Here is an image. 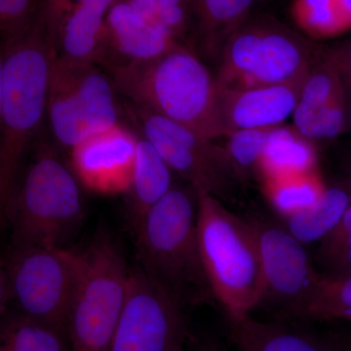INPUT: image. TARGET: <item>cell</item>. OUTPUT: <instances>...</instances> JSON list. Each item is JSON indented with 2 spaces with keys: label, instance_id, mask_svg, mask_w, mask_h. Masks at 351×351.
<instances>
[{
  "label": "cell",
  "instance_id": "obj_1",
  "mask_svg": "<svg viewBox=\"0 0 351 351\" xmlns=\"http://www.w3.org/2000/svg\"><path fill=\"white\" fill-rule=\"evenodd\" d=\"M56 25L45 0L29 25L4 43L0 123V216H4L27 156L43 132L51 69L56 56Z\"/></svg>",
  "mask_w": 351,
  "mask_h": 351
},
{
  "label": "cell",
  "instance_id": "obj_2",
  "mask_svg": "<svg viewBox=\"0 0 351 351\" xmlns=\"http://www.w3.org/2000/svg\"><path fill=\"white\" fill-rule=\"evenodd\" d=\"M198 204L193 186L175 184L134 228L138 265L184 309L217 302L198 243Z\"/></svg>",
  "mask_w": 351,
  "mask_h": 351
},
{
  "label": "cell",
  "instance_id": "obj_3",
  "mask_svg": "<svg viewBox=\"0 0 351 351\" xmlns=\"http://www.w3.org/2000/svg\"><path fill=\"white\" fill-rule=\"evenodd\" d=\"M115 91L132 105L219 140L216 77L193 48L180 45L145 63L110 69Z\"/></svg>",
  "mask_w": 351,
  "mask_h": 351
},
{
  "label": "cell",
  "instance_id": "obj_4",
  "mask_svg": "<svg viewBox=\"0 0 351 351\" xmlns=\"http://www.w3.org/2000/svg\"><path fill=\"white\" fill-rule=\"evenodd\" d=\"M31 152L4 213L12 248L64 247L84 218L80 182L43 132Z\"/></svg>",
  "mask_w": 351,
  "mask_h": 351
},
{
  "label": "cell",
  "instance_id": "obj_5",
  "mask_svg": "<svg viewBox=\"0 0 351 351\" xmlns=\"http://www.w3.org/2000/svg\"><path fill=\"white\" fill-rule=\"evenodd\" d=\"M198 195V243L208 281L230 321L243 319L260 306L263 294L255 230L248 219L230 212L223 201Z\"/></svg>",
  "mask_w": 351,
  "mask_h": 351
},
{
  "label": "cell",
  "instance_id": "obj_6",
  "mask_svg": "<svg viewBox=\"0 0 351 351\" xmlns=\"http://www.w3.org/2000/svg\"><path fill=\"white\" fill-rule=\"evenodd\" d=\"M321 47L267 14H253L226 40L215 75L219 89L292 82L306 75Z\"/></svg>",
  "mask_w": 351,
  "mask_h": 351
},
{
  "label": "cell",
  "instance_id": "obj_7",
  "mask_svg": "<svg viewBox=\"0 0 351 351\" xmlns=\"http://www.w3.org/2000/svg\"><path fill=\"white\" fill-rule=\"evenodd\" d=\"M82 255L66 320L69 351H108L125 304L130 267L108 232L97 234Z\"/></svg>",
  "mask_w": 351,
  "mask_h": 351
},
{
  "label": "cell",
  "instance_id": "obj_8",
  "mask_svg": "<svg viewBox=\"0 0 351 351\" xmlns=\"http://www.w3.org/2000/svg\"><path fill=\"white\" fill-rule=\"evenodd\" d=\"M82 265V251L57 246L14 247L4 265L14 311L66 332Z\"/></svg>",
  "mask_w": 351,
  "mask_h": 351
},
{
  "label": "cell",
  "instance_id": "obj_9",
  "mask_svg": "<svg viewBox=\"0 0 351 351\" xmlns=\"http://www.w3.org/2000/svg\"><path fill=\"white\" fill-rule=\"evenodd\" d=\"M112 78L98 64H75L55 56L47 114L51 133L71 151L88 138L119 124Z\"/></svg>",
  "mask_w": 351,
  "mask_h": 351
},
{
  "label": "cell",
  "instance_id": "obj_10",
  "mask_svg": "<svg viewBox=\"0 0 351 351\" xmlns=\"http://www.w3.org/2000/svg\"><path fill=\"white\" fill-rule=\"evenodd\" d=\"M131 108L143 137L173 173L193 186L198 195H209L221 201L232 197V189L240 181L223 147L147 108L134 105Z\"/></svg>",
  "mask_w": 351,
  "mask_h": 351
},
{
  "label": "cell",
  "instance_id": "obj_11",
  "mask_svg": "<svg viewBox=\"0 0 351 351\" xmlns=\"http://www.w3.org/2000/svg\"><path fill=\"white\" fill-rule=\"evenodd\" d=\"M248 219L255 230L262 261L260 306L276 309L286 317L304 319L322 279L313 258L285 226L265 217Z\"/></svg>",
  "mask_w": 351,
  "mask_h": 351
},
{
  "label": "cell",
  "instance_id": "obj_12",
  "mask_svg": "<svg viewBox=\"0 0 351 351\" xmlns=\"http://www.w3.org/2000/svg\"><path fill=\"white\" fill-rule=\"evenodd\" d=\"M184 308L130 267L128 292L108 351H186Z\"/></svg>",
  "mask_w": 351,
  "mask_h": 351
},
{
  "label": "cell",
  "instance_id": "obj_13",
  "mask_svg": "<svg viewBox=\"0 0 351 351\" xmlns=\"http://www.w3.org/2000/svg\"><path fill=\"white\" fill-rule=\"evenodd\" d=\"M291 119L313 143L336 140L348 131L343 78L327 47H321L309 66Z\"/></svg>",
  "mask_w": 351,
  "mask_h": 351
},
{
  "label": "cell",
  "instance_id": "obj_14",
  "mask_svg": "<svg viewBox=\"0 0 351 351\" xmlns=\"http://www.w3.org/2000/svg\"><path fill=\"white\" fill-rule=\"evenodd\" d=\"M138 138L119 123L75 145L69 152L71 168L77 181L97 195H127Z\"/></svg>",
  "mask_w": 351,
  "mask_h": 351
},
{
  "label": "cell",
  "instance_id": "obj_15",
  "mask_svg": "<svg viewBox=\"0 0 351 351\" xmlns=\"http://www.w3.org/2000/svg\"><path fill=\"white\" fill-rule=\"evenodd\" d=\"M306 73L281 84L240 90L219 89L217 122L219 138L239 130L282 125L294 112Z\"/></svg>",
  "mask_w": 351,
  "mask_h": 351
},
{
  "label": "cell",
  "instance_id": "obj_16",
  "mask_svg": "<svg viewBox=\"0 0 351 351\" xmlns=\"http://www.w3.org/2000/svg\"><path fill=\"white\" fill-rule=\"evenodd\" d=\"M182 45L158 21L119 0L108 12L105 43L98 63L108 69L145 63Z\"/></svg>",
  "mask_w": 351,
  "mask_h": 351
},
{
  "label": "cell",
  "instance_id": "obj_17",
  "mask_svg": "<svg viewBox=\"0 0 351 351\" xmlns=\"http://www.w3.org/2000/svg\"><path fill=\"white\" fill-rule=\"evenodd\" d=\"M119 0H82L64 14L58 27L56 56L75 64H98L107 18Z\"/></svg>",
  "mask_w": 351,
  "mask_h": 351
},
{
  "label": "cell",
  "instance_id": "obj_18",
  "mask_svg": "<svg viewBox=\"0 0 351 351\" xmlns=\"http://www.w3.org/2000/svg\"><path fill=\"white\" fill-rule=\"evenodd\" d=\"M232 338L239 351H341L338 339H323L279 323L250 315L232 321Z\"/></svg>",
  "mask_w": 351,
  "mask_h": 351
},
{
  "label": "cell",
  "instance_id": "obj_19",
  "mask_svg": "<svg viewBox=\"0 0 351 351\" xmlns=\"http://www.w3.org/2000/svg\"><path fill=\"white\" fill-rule=\"evenodd\" d=\"M258 0H191L200 49L219 59L226 40L253 15Z\"/></svg>",
  "mask_w": 351,
  "mask_h": 351
},
{
  "label": "cell",
  "instance_id": "obj_20",
  "mask_svg": "<svg viewBox=\"0 0 351 351\" xmlns=\"http://www.w3.org/2000/svg\"><path fill=\"white\" fill-rule=\"evenodd\" d=\"M173 171L144 137L138 138L135 165L129 189V215L132 228L141 223L154 205L174 186Z\"/></svg>",
  "mask_w": 351,
  "mask_h": 351
},
{
  "label": "cell",
  "instance_id": "obj_21",
  "mask_svg": "<svg viewBox=\"0 0 351 351\" xmlns=\"http://www.w3.org/2000/svg\"><path fill=\"white\" fill-rule=\"evenodd\" d=\"M317 156L313 143L294 127L270 129L261 157L258 174L265 180L316 172Z\"/></svg>",
  "mask_w": 351,
  "mask_h": 351
},
{
  "label": "cell",
  "instance_id": "obj_22",
  "mask_svg": "<svg viewBox=\"0 0 351 351\" xmlns=\"http://www.w3.org/2000/svg\"><path fill=\"white\" fill-rule=\"evenodd\" d=\"M350 204V193L336 182L326 186L311 206L284 219V226L302 244L316 243L338 225Z\"/></svg>",
  "mask_w": 351,
  "mask_h": 351
},
{
  "label": "cell",
  "instance_id": "obj_23",
  "mask_svg": "<svg viewBox=\"0 0 351 351\" xmlns=\"http://www.w3.org/2000/svg\"><path fill=\"white\" fill-rule=\"evenodd\" d=\"M289 14L297 31L314 43L351 32V0H292Z\"/></svg>",
  "mask_w": 351,
  "mask_h": 351
},
{
  "label": "cell",
  "instance_id": "obj_24",
  "mask_svg": "<svg viewBox=\"0 0 351 351\" xmlns=\"http://www.w3.org/2000/svg\"><path fill=\"white\" fill-rule=\"evenodd\" d=\"M0 351H69L63 330L17 311L0 316Z\"/></svg>",
  "mask_w": 351,
  "mask_h": 351
},
{
  "label": "cell",
  "instance_id": "obj_25",
  "mask_svg": "<svg viewBox=\"0 0 351 351\" xmlns=\"http://www.w3.org/2000/svg\"><path fill=\"white\" fill-rule=\"evenodd\" d=\"M263 186L270 205L283 219L311 206L326 188L316 172L265 180Z\"/></svg>",
  "mask_w": 351,
  "mask_h": 351
},
{
  "label": "cell",
  "instance_id": "obj_26",
  "mask_svg": "<svg viewBox=\"0 0 351 351\" xmlns=\"http://www.w3.org/2000/svg\"><path fill=\"white\" fill-rule=\"evenodd\" d=\"M314 267L325 278H339L351 274V204L338 225L318 245Z\"/></svg>",
  "mask_w": 351,
  "mask_h": 351
},
{
  "label": "cell",
  "instance_id": "obj_27",
  "mask_svg": "<svg viewBox=\"0 0 351 351\" xmlns=\"http://www.w3.org/2000/svg\"><path fill=\"white\" fill-rule=\"evenodd\" d=\"M351 317V274L339 278L322 276L304 319L348 320Z\"/></svg>",
  "mask_w": 351,
  "mask_h": 351
},
{
  "label": "cell",
  "instance_id": "obj_28",
  "mask_svg": "<svg viewBox=\"0 0 351 351\" xmlns=\"http://www.w3.org/2000/svg\"><path fill=\"white\" fill-rule=\"evenodd\" d=\"M270 129H247L226 136L223 149L239 181L257 173L261 157Z\"/></svg>",
  "mask_w": 351,
  "mask_h": 351
},
{
  "label": "cell",
  "instance_id": "obj_29",
  "mask_svg": "<svg viewBox=\"0 0 351 351\" xmlns=\"http://www.w3.org/2000/svg\"><path fill=\"white\" fill-rule=\"evenodd\" d=\"M38 0H0V36L12 38L24 31L34 18Z\"/></svg>",
  "mask_w": 351,
  "mask_h": 351
},
{
  "label": "cell",
  "instance_id": "obj_30",
  "mask_svg": "<svg viewBox=\"0 0 351 351\" xmlns=\"http://www.w3.org/2000/svg\"><path fill=\"white\" fill-rule=\"evenodd\" d=\"M327 50L339 66L351 69V36L327 47Z\"/></svg>",
  "mask_w": 351,
  "mask_h": 351
},
{
  "label": "cell",
  "instance_id": "obj_31",
  "mask_svg": "<svg viewBox=\"0 0 351 351\" xmlns=\"http://www.w3.org/2000/svg\"><path fill=\"white\" fill-rule=\"evenodd\" d=\"M338 184L351 195V149L341 157L339 164Z\"/></svg>",
  "mask_w": 351,
  "mask_h": 351
},
{
  "label": "cell",
  "instance_id": "obj_32",
  "mask_svg": "<svg viewBox=\"0 0 351 351\" xmlns=\"http://www.w3.org/2000/svg\"><path fill=\"white\" fill-rule=\"evenodd\" d=\"M80 1H82V0H46L50 10L60 20H62L64 14L68 12L71 7L75 5Z\"/></svg>",
  "mask_w": 351,
  "mask_h": 351
},
{
  "label": "cell",
  "instance_id": "obj_33",
  "mask_svg": "<svg viewBox=\"0 0 351 351\" xmlns=\"http://www.w3.org/2000/svg\"><path fill=\"white\" fill-rule=\"evenodd\" d=\"M335 61V60H334ZM345 86L346 107H348V131L351 130V69L339 66Z\"/></svg>",
  "mask_w": 351,
  "mask_h": 351
},
{
  "label": "cell",
  "instance_id": "obj_34",
  "mask_svg": "<svg viewBox=\"0 0 351 351\" xmlns=\"http://www.w3.org/2000/svg\"><path fill=\"white\" fill-rule=\"evenodd\" d=\"M8 301V281L4 265H0V313L3 311L6 302Z\"/></svg>",
  "mask_w": 351,
  "mask_h": 351
},
{
  "label": "cell",
  "instance_id": "obj_35",
  "mask_svg": "<svg viewBox=\"0 0 351 351\" xmlns=\"http://www.w3.org/2000/svg\"><path fill=\"white\" fill-rule=\"evenodd\" d=\"M4 43L0 40V123H1L2 91H3Z\"/></svg>",
  "mask_w": 351,
  "mask_h": 351
},
{
  "label": "cell",
  "instance_id": "obj_36",
  "mask_svg": "<svg viewBox=\"0 0 351 351\" xmlns=\"http://www.w3.org/2000/svg\"><path fill=\"white\" fill-rule=\"evenodd\" d=\"M337 339H338L339 350L351 351V334L339 337Z\"/></svg>",
  "mask_w": 351,
  "mask_h": 351
},
{
  "label": "cell",
  "instance_id": "obj_37",
  "mask_svg": "<svg viewBox=\"0 0 351 351\" xmlns=\"http://www.w3.org/2000/svg\"><path fill=\"white\" fill-rule=\"evenodd\" d=\"M195 351H228L219 343H207L200 346Z\"/></svg>",
  "mask_w": 351,
  "mask_h": 351
},
{
  "label": "cell",
  "instance_id": "obj_38",
  "mask_svg": "<svg viewBox=\"0 0 351 351\" xmlns=\"http://www.w3.org/2000/svg\"><path fill=\"white\" fill-rule=\"evenodd\" d=\"M346 321H348V322H350V324H351V317H350V318H348V320H346Z\"/></svg>",
  "mask_w": 351,
  "mask_h": 351
},
{
  "label": "cell",
  "instance_id": "obj_39",
  "mask_svg": "<svg viewBox=\"0 0 351 351\" xmlns=\"http://www.w3.org/2000/svg\"><path fill=\"white\" fill-rule=\"evenodd\" d=\"M186 351H188V350H186Z\"/></svg>",
  "mask_w": 351,
  "mask_h": 351
}]
</instances>
